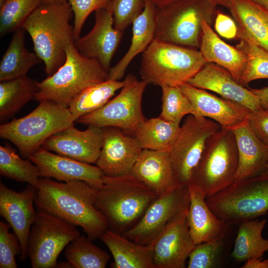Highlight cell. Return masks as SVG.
Wrapping results in <instances>:
<instances>
[{
  "mask_svg": "<svg viewBox=\"0 0 268 268\" xmlns=\"http://www.w3.org/2000/svg\"><path fill=\"white\" fill-rule=\"evenodd\" d=\"M97 191L82 181L60 183L40 178L35 204L38 210L80 227L94 241L108 229L106 217L95 204Z\"/></svg>",
  "mask_w": 268,
  "mask_h": 268,
  "instance_id": "1",
  "label": "cell"
},
{
  "mask_svg": "<svg viewBox=\"0 0 268 268\" xmlns=\"http://www.w3.org/2000/svg\"><path fill=\"white\" fill-rule=\"evenodd\" d=\"M73 12L67 0L41 3L21 28L30 36L35 53L45 64L46 73L54 74L65 62L66 48L74 41Z\"/></svg>",
  "mask_w": 268,
  "mask_h": 268,
  "instance_id": "2",
  "label": "cell"
},
{
  "mask_svg": "<svg viewBox=\"0 0 268 268\" xmlns=\"http://www.w3.org/2000/svg\"><path fill=\"white\" fill-rule=\"evenodd\" d=\"M158 196L131 173L103 177L95 204L106 217L108 229L123 234L134 226Z\"/></svg>",
  "mask_w": 268,
  "mask_h": 268,
  "instance_id": "3",
  "label": "cell"
},
{
  "mask_svg": "<svg viewBox=\"0 0 268 268\" xmlns=\"http://www.w3.org/2000/svg\"><path fill=\"white\" fill-rule=\"evenodd\" d=\"M207 63L200 51L154 39L142 53L139 73L147 84L179 87Z\"/></svg>",
  "mask_w": 268,
  "mask_h": 268,
  "instance_id": "4",
  "label": "cell"
},
{
  "mask_svg": "<svg viewBox=\"0 0 268 268\" xmlns=\"http://www.w3.org/2000/svg\"><path fill=\"white\" fill-rule=\"evenodd\" d=\"M74 42L66 46L64 64L54 74L37 82L35 100H50L68 108L72 98L84 89L109 79L108 71L100 62L81 54Z\"/></svg>",
  "mask_w": 268,
  "mask_h": 268,
  "instance_id": "5",
  "label": "cell"
},
{
  "mask_svg": "<svg viewBox=\"0 0 268 268\" xmlns=\"http://www.w3.org/2000/svg\"><path fill=\"white\" fill-rule=\"evenodd\" d=\"M74 122L68 108L43 100L26 116L1 125L0 136L11 141L28 158L50 136Z\"/></svg>",
  "mask_w": 268,
  "mask_h": 268,
  "instance_id": "6",
  "label": "cell"
},
{
  "mask_svg": "<svg viewBox=\"0 0 268 268\" xmlns=\"http://www.w3.org/2000/svg\"><path fill=\"white\" fill-rule=\"evenodd\" d=\"M216 7L208 0H177L156 6L154 39L199 48L201 22L211 23Z\"/></svg>",
  "mask_w": 268,
  "mask_h": 268,
  "instance_id": "7",
  "label": "cell"
},
{
  "mask_svg": "<svg viewBox=\"0 0 268 268\" xmlns=\"http://www.w3.org/2000/svg\"><path fill=\"white\" fill-rule=\"evenodd\" d=\"M210 209L227 224L253 220L268 211V173L235 181L206 198Z\"/></svg>",
  "mask_w": 268,
  "mask_h": 268,
  "instance_id": "8",
  "label": "cell"
},
{
  "mask_svg": "<svg viewBox=\"0 0 268 268\" xmlns=\"http://www.w3.org/2000/svg\"><path fill=\"white\" fill-rule=\"evenodd\" d=\"M238 165L235 136L231 131L221 129L208 141L190 183L201 188L206 198L212 196L235 181Z\"/></svg>",
  "mask_w": 268,
  "mask_h": 268,
  "instance_id": "9",
  "label": "cell"
},
{
  "mask_svg": "<svg viewBox=\"0 0 268 268\" xmlns=\"http://www.w3.org/2000/svg\"><path fill=\"white\" fill-rule=\"evenodd\" d=\"M221 129L218 123L207 118L190 115L186 119L169 151L177 186L191 182L208 141Z\"/></svg>",
  "mask_w": 268,
  "mask_h": 268,
  "instance_id": "10",
  "label": "cell"
},
{
  "mask_svg": "<svg viewBox=\"0 0 268 268\" xmlns=\"http://www.w3.org/2000/svg\"><path fill=\"white\" fill-rule=\"evenodd\" d=\"M124 82V86L117 96L76 122L101 128L116 127L133 135L145 120L142 111V99L148 84L143 80H138L132 74H128Z\"/></svg>",
  "mask_w": 268,
  "mask_h": 268,
  "instance_id": "11",
  "label": "cell"
},
{
  "mask_svg": "<svg viewBox=\"0 0 268 268\" xmlns=\"http://www.w3.org/2000/svg\"><path fill=\"white\" fill-rule=\"evenodd\" d=\"M80 235L76 226L38 210L28 240L27 255L31 267L57 268L60 253Z\"/></svg>",
  "mask_w": 268,
  "mask_h": 268,
  "instance_id": "12",
  "label": "cell"
},
{
  "mask_svg": "<svg viewBox=\"0 0 268 268\" xmlns=\"http://www.w3.org/2000/svg\"><path fill=\"white\" fill-rule=\"evenodd\" d=\"M189 204L188 185L177 186L158 196L139 222L122 235L140 245L151 244L173 220L189 208Z\"/></svg>",
  "mask_w": 268,
  "mask_h": 268,
  "instance_id": "13",
  "label": "cell"
},
{
  "mask_svg": "<svg viewBox=\"0 0 268 268\" xmlns=\"http://www.w3.org/2000/svg\"><path fill=\"white\" fill-rule=\"evenodd\" d=\"M36 188L28 184L20 192H17L0 183V214L9 224L17 236L21 247L19 259L26 260L28 240L36 212L34 207Z\"/></svg>",
  "mask_w": 268,
  "mask_h": 268,
  "instance_id": "14",
  "label": "cell"
},
{
  "mask_svg": "<svg viewBox=\"0 0 268 268\" xmlns=\"http://www.w3.org/2000/svg\"><path fill=\"white\" fill-rule=\"evenodd\" d=\"M103 140L102 128L89 125L85 130L80 131L73 124L50 136L41 147L80 162L96 164Z\"/></svg>",
  "mask_w": 268,
  "mask_h": 268,
  "instance_id": "15",
  "label": "cell"
},
{
  "mask_svg": "<svg viewBox=\"0 0 268 268\" xmlns=\"http://www.w3.org/2000/svg\"><path fill=\"white\" fill-rule=\"evenodd\" d=\"M103 144L96 165L104 175L117 177L131 172L142 148L132 135L114 127H105Z\"/></svg>",
  "mask_w": 268,
  "mask_h": 268,
  "instance_id": "16",
  "label": "cell"
},
{
  "mask_svg": "<svg viewBox=\"0 0 268 268\" xmlns=\"http://www.w3.org/2000/svg\"><path fill=\"white\" fill-rule=\"evenodd\" d=\"M38 168L40 178L67 182L82 181L99 190L104 174L97 165L80 162L40 147L28 158Z\"/></svg>",
  "mask_w": 268,
  "mask_h": 268,
  "instance_id": "17",
  "label": "cell"
},
{
  "mask_svg": "<svg viewBox=\"0 0 268 268\" xmlns=\"http://www.w3.org/2000/svg\"><path fill=\"white\" fill-rule=\"evenodd\" d=\"M188 209L173 220L152 243L155 268H185L195 246L187 222Z\"/></svg>",
  "mask_w": 268,
  "mask_h": 268,
  "instance_id": "18",
  "label": "cell"
},
{
  "mask_svg": "<svg viewBox=\"0 0 268 268\" xmlns=\"http://www.w3.org/2000/svg\"><path fill=\"white\" fill-rule=\"evenodd\" d=\"M179 87L193 105V116L211 119L222 129L231 130L238 126L247 119L251 111L238 103L217 97L187 83Z\"/></svg>",
  "mask_w": 268,
  "mask_h": 268,
  "instance_id": "19",
  "label": "cell"
},
{
  "mask_svg": "<svg viewBox=\"0 0 268 268\" xmlns=\"http://www.w3.org/2000/svg\"><path fill=\"white\" fill-rule=\"evenodd\" d=\"M95 12L93 28L87 35L74 40V45L81 54L97 60L109 72L124 32L115 28L111 9H100Z\"/></svg>",
  "mask_w": 268,
  "mask_h": 268,
  "instance_id": "20",
  "label": "cell"
},
{
  "mask_svg": "<svg viewBox=\"0 0 268 268\" xmlns=\"http://www.w3.org/2000/svg\"><path fill=\"white\" fill-rule=\"evenodd\" d=\"M187 83L215 92L251 111L263 108L259 98L250 88L240 84L227 70L214 63H207Z\"/></svg>",
  "mask_w": 268,
  "mask_h": 268,
  "instance_id": "21",
  "label": "cell"
},
{
  "mask_svg": "<svg viewBox=\"0 0 268 268\" xmlns=\"http://www.w3.org/2000/svg\"><path fill=\"white\" fill-rule=\"evenodd\" d=\"M190 204L187 214L189 231L195 245L223 239L228 225L210 209L202 190L194 184L188 185Z\"/></svg>",
  "mask_w": 268,
  "mask_h": 268,
  "instance_id": "22",
  "label": "cell"
},
{
  "mask_svg": "<svg viewBox=\"0 0 268 268\" xmlns=\"http://www.w3.org/2000/svg\"><path fill=\"white\" fill-rule=\"evenodd\" d=\"M130 173L158 196L177 187L169 151L142 149Z\"/></svg>",
  "mask_w": 268,
  "mask_h": 268,
  "instance_id": "23",
  "label": "cell"
},
{
  "mask_svg": "<svg viewBox=\"0 0 268 268\" xmlns=\"http://www.w3.org/2000/svg\"><path fill=\"white\" fill-rule=\"evenodd\" d=\"M230 131L235 136L238 155L235 181L264 172L268 161V145L256 136L247 119Z\"/></svg>",
  "mask_w": 268,
  "mask_h": 268,
  "instance_id": "24",
  "label": "cell"
},
{
  "mask_svg": "<svg viewBox=\"0 0 268 268\" xmlns=\"http://www.w3.org/2000/svg\"><path fill=\"white\" fill-rule=\"evenodd\" d=\"M227 8L237 26V37L268 52V9L250 0H229Z\"/></svg>",
  "mask_w": 268,
  "mask_h": 268,
  "instance_id": "25",
  "label": "cell"
},
{
  "mask_svg": "<svg viewBox=\"0 0 268 268\" xmlns=\"http://www.w3.org/2000/svg\"><path fill=\"white\" fill-rule=\"evenodd\" d=\"M210 24L206 19L201 22L200 51L207 63L224 68L239 82L246 66V55L237 47L232 46L221 40Z\"/></svg>",
  "mask_w": 268,
  "mask_h": 268,
  "instance_id": "26",
  "label": "cell"
},
{
  "mask_svg": "<svg viewBox=\"0 0 268 268\" xmlns=\"http://www.w3.org/2000/svg\"><path fill=\"white\" fill-rule=\"evenodd\" d=\"M101 240L112 254L114 268H155L153 244L142 245L108 229Z\"/></svg>",
  "mask_w": 268,
  "mask_h": 268,
  "instance_id": "27",
  "label": "cell"
},
{
  "mask_svg": "<svg viewBox=\"0 0 268 268\" xmlns=\"http://www.w3.org/2000/svg\"><path fill=\"white\" fill-rule=\"evenodd\" d=\"M156 5L145 0L141 14L133 23V36L131 46L124 57L109 70V79L120 80L134 58L143 53L154 39L155 12Z\"/></svg>",
  "mask_w": 268,
  "mask_h": 268,
  "instance_id": "28",
  "label": "cell"
},
{
  "mask_svg": "<svg viewBox=\"0 0 268 268\" xmlns=\"http://www.w3.org/2000/svg\"><path fill=\"white\" fill-rule=\"evenodd\" d=\"M24 31L20 28L13 34L0 63V81H7L26 76L28 70L42 60L24 45Z\"/></svg>",
  "mask_w": 268,
  "mask_h": 268,
  "instance_id": "29",
  "label": "cell"
},
{
  "mask_svg": "<svg viewBox=\"0 0 268 268\" xmlns=\"http://www.w3.org/2000/svg\"><path fill=\"white\" fill-rule=\"evenodd\" d=\"M180 124L167 121L159 116L144 120L133 135L143 149L169 151L180 129Z\"/></svg>",
  "mask_w": 268,
  "mask_h": 268,
  "instance_id": "30",
  "label": "cell"
},
{
  "mask_svg": "<svg viewBox=\"0 0 268 268\" xmlns=\"http://www.w3.org/2000/svg\"><path fill=\"white\" fill-rule=\"evenodd\" d=\"M37 82L27 75L0 81V122L13 117L29 101L34 99L38 91Z\"/></svg>",
  "mask_w": 268,
  "mask_h": 268,
  "instance_id": "31",
  "label": "cell"
},
{
  "mask_svg": "<svg viewBox=\"0 0 268 268\" xmlns=\"http://www.w3.org/2000/svg\"><path fill=\"white\" fill-rule=\"evenodd\" d=\"M267 223L265 219H253L240 223L231 253L232 258L240 263L252 258H262L268 251V239L262 236Z\"/></svg>",
  "mask_w": 268,
  "mask_h": 268,
  "instance_id": "32",
  "label": "cell"
},
{
  "mask_svg": "<svg viewBox=\"0 0 268 268\" xmlns=\"http://www.w3.org/2000/svg\"><path fill=\"white\" fill-rule=\"evenodd\" d=\"M124 84V80L108 79L84 89L72 98L68 107L74 121L103 106Z\"/></svg>",
  "mask_w": 268,
  "mask_h": 268,
  "instance_id": "33",
  "label": "cell"
},
{
  "mask_svg": "<svg viewBox=\"0 0 268 268\" xmlns=\"http://www.w3.org/2000/svg\"><path fill=\"white\" fill-rule=\"evenodd\" d=\"M87 236L80 235L66 247L64 255L74 268H104L110 255L94 244Z\"/></svg>",
  "mask_w": 268,
  "mask_h": 268,
  "instance_id": "34",
  "label": "cell"
},
{
  "mask_svg": "<svg viewBox=\"0 0 268 268\" xmlns=\"http://www.w3.org/2000/svg\"><path fill=\"white\" fill-rule=\"evenodd\" d=\"M0 173L37 189L40 178L37 166L29 159L21 158L9 145L0 146Z\"/></svg>",
  "mask_w": 268,
  "mask_h": 268,
  "instance_id": "35",
  "label": "cell"
},
{
  "mask_svg": "<svg viewBox=\"0 0 268 268\" xmlns=\"http://www.w3.org/2000/svg\"><path fill=\"white\" fill-rule=\"evenodd\" d=\"M42 0H6L0 9L1 37L21 28L29 16Z\"/></svg>",
  "mask_w": 268,
  "mask_h": 268,
  "instance_id": "36",
  "label": "cell"
},
{
  "mask_svg": "<svg viewBox=\"0 0 268 268\" xmlns=\"http://www.w3.org/2000/svg\"><path fill=\"white\" fill-rule=\"evenodd\" d=\"M237 47L246 55L247 62L239 83L243 86L259 79H268V52L247 40L240 39Z\"/></svg>",
  "mask_w": 268,
  "mask_h": 268,
  "instance_id": "37",
  "label": "cell"
},
{
  "mask_svg": "<svg viewBox=\"0 0 268 268\" xmlns=\"http://www.w3.org/2000/svg\"><path fill=\"white\" fill-rule=\"evenodd\" d=\"M160 87L162 90L160 118L180 124L184 116L193 115V105L180 87L163 85Z\"/></svg>",
  "mask_w": 268,
  "mask_h": 268,
  "instance_id": "38",
  "label": "cell"
},
{
  "mask_svg": "<svg viewBox=\"0 0 268 268\" xmlns=\"http://www.w3.org/2000/svg\"><path fill=\"white\" fill-rule=\"evenodd\" d=\"M145 0H111L114 26L124 32L143 10Z\"/></svg>",
  "mask_w": 268,
  "mask_h": 268,
  "instance_id": "39",
  "label": "cell"
},
{
  "mask_svg": "<svg viewBox=\"0 0 268 268\" xmlns=\"http://www.w3.org/2000/svg\"><path fill=\"white\" fill-rule=\"evenodd\" d=\"M7 222L0 221V268H16L15 256L21 254L20 242L14 233L9 231Z\"/></svg>",
  "mask_w": 268,
  "mask_h": 268,
  "instance_id": "40",
  "label": "cell"
},
{
  "mask_svg": "<svg viewBox=\"0 0 268 268\" xmlns=\"http://www.w3.org/2000/svg\"><path fill=\"white\" fill-rule=\"evenodd\" d=\"M222 239L196 245L189 256L188 268H211L216 266Z\"/></svg>",
  "mask_w": 268,
  "mask_h": 268,
  "instance_id": "41",
  "label": "cell"
},
{
  "mask_svg": "<svg viewBox=\"0 0 268 268\" xmlns=\"http://www.w3.org/2000/svg\"><path fill=\"white\" fill-rule=\"evenodd\" d=\"M74 15L73 25L74 40L80 37L83 25L88 15L100 9H111V0H67Z\"/></svg>",
  "mask_w": 268,
  "mask_h": 268,
  "instance_id": "42",
  "label": "cell"
},
{
  "mask_svg": "<svg viewBox=\"0 0 268 268\" xmlns=\"http://www.w3.org/2000/svg\"><path fill=\"white\" fill-rule=\"evenodd\" d=\"M247 121L256 136L268 145V111L263 108L250 111Z\"/></svg>",
  "mask_w": 268,
  "mask_h": 268,
  "instance_id": "43",
  "label": "cell"
},
{
  "mask_svg": "<svg viewBox=\"0 0 268 268\" xmlns=\"http://www.w3.org/2000/svg\"><path fill=\"white\" fill-rule=\"evenodd\" d=\"M215 29L222 37L226 39L237 37L238 28L235 20L223 13H218L215 19Z\"/></svg>",
  "mask_w": 268,
  "mask_h": 268,
  "instance_id": "44",
  "label": "cell"
},
{
  "mask_svg": "<svg viewBox=\"0 0 268 268\" xmlns=\"http://www.w3.org/2000/svg\"><path fill=\"white\" fill-rule=\"evenodd\" d=\"M259 99L262 107L268 111V86L262 88H250Z\"/></svg>",
  "mask_w": 268,
  "mask_h": 268,
  "instance_id": "45",
  "label": "cell"
},
{
  "mask_svg": "<svg viewBox=\"0 0 268 268\" xmlns=\"http://www.w3.org/2000/svg\"><path fill=\"white\" fill-rule=\"evenodd\" d=\"M242 268H268V260L262 258H252L246 261Z\"/></svg>",
  "mask_w": 268,
  "mask_h": 268,
  "instance_id": "46",
  "label": "cell"
},
{
  "mask_svg": "<svg viewBox=\"0 0 268 268\" xmlns=\"http://www.w3.org/2000/svg\"><path fill=\"white\" fill-rule=\"evenodd\" d=\"M215 6L221 5L228 8L229 0H208Z\"/></svg>",
  "mask_w": 268,
  "mask_h": 268,
  "instance_id": "47",
  "label": "cell"
},
{
  "mask_svg": "<svg viewBox=\"0 0 268 268\" xmlns=\"http://www.w3.org/2000/svg\"><path fill=\"white\" fill-rule=\"evenodd\" d=\"M156 6H162L177 0H150Z\"/></svg>",
  "mask_w": 268,
  "mask_h": 268,
  "instance_id": "48",
  "label": "cell"
},
{
  "mask_svg": "<svg viewBox=\"0 0 268 268\" xmlns=\"http://www.w3.org/2000/svg\"><path fill=\"white\" fill-rule=\"evenodd\" d=\"M57 268H73V267L71 264L67 260V262L63 261L58 262L57 265Z\"/></svg>",
  "mask_w": 268,
  "mask_h": 268,
  "instance_id": "49",
  "label": "cell"
},
{
  "mask_svg": "<svg viewBox=\"0 0 268 268\" xmlns=\"http://www.w3.org/2000/svg\"><path fill=\"white\" fill-rule=\"evenodd\" d=\"M268 9V0H250Z\"/></svg>",
  "mask_w": 268,
  "mask_h": 268,
  "instance_id": "50",
  "label": "cell"
},
{
  "mask_svg": "<svg viewBox=\"0 0 268 268\" xmlns=\"http://www.w3.org/2000/svg\"><path fill=\"white\" fill-rule=\"evenodd\" d=\"M67 0H42V3H47L51 2H61Z\"/></svg>",
  "mask_w": 268,
  "mask_h": 268,
  "instance_id": "51",
  "label": "cell"
},
{
  "mask_svg": "<svg viewBox=\"0 0 268 268\" xmlns=\"http://www.w3.org/2000/svg\"><path fill=\"white\" fill-rule=\"evenodd\" d=\"M6 1V0H0V7L4 4Z\"/></svg>",
  "mask_w": 268,
  "mask_h": 268,
  "instance_id": "52",
  "label": "cell"
},
{
  "mask_svg": "<svg viewBox=\"0 0 268 268\" xmlns=\"http://www.w3.org/2000/svg\"><path fill=\"white\" fill-rule=\"evenodd\" d=\"M265 172L268 173V161L266 164V167H265Z\"/></svg>",
  "mask_w": 268,
  "mask_h": 268,
  "instance_id": "53",
  "label": "cell"
}]
</instances>
